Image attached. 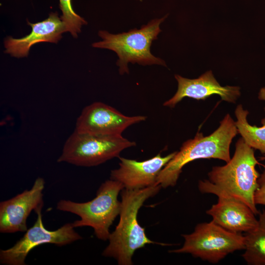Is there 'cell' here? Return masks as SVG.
<instances>
[{"label": "cell", "instance_id": "obj_1", "mask_svg": "<svg viewBox=\"0 0 265 265\" xmlns=\"http://www.w3.org/2000/svg\"><path fill=\"white\" fill-rule=\"evenodd\" d=\"M223 166L212 168L208 173V180L199 181L202 193L222 194L238 199L258 214L254 202V194L258 186L260 174L256 169L261 164L256 159L254 149L241 138L236 144L234 154Z\"/></svg>", "mask_w": 265, "mask_h": 265}, {"label": "cell", "instance_id": "obj_2", "mask_svg": "<svg viewBox=\"0 0 265 265\" xmlns=\"http://www.w3.org/2000/svg\"><path fill=\"white\" fill-rule=\"evenodd\" d=\"M161 188L157 184L139 189L124 188L121 191L119 221L110 234L109 244L102 253L104 256L113 258L119 265H131L136 250L155 243L147 237L145 229L139 224L137 214L145 201L156 195Z\"/></svg>", "mask_w": 265, "mask_h": 265}, {"label": "cell", "instance_id": "obj_3", "mask_svg": "<svg viewBox=\"0 0 265 265\" xmlns=\"http://www.w3.org/2000/svg\"><path fill=\"white\" fill-rule=\"evenodd\" d=\"M238 133L235 122L227 113L210 135L197 132L193 139L184 142L159 172L157 184L164 188L175 186L184 166L196 159H217L228 162L231 159L230 146Z\"/></svg>", "mask_w": 265, "mask_h": 265}, {"label": "cell", "instance_id": "obj_4", "mask_svg": "<svg viewBox=\"0 0 265 265\" xmlns=\"http://www.w3.org/2000/svg\"><path fill=\"white\" fill-rule=\"evenodd\" d=\"M167 16L166 14L161 18L154 19L140 29H131L127 32L114 34L100 30L98 34L103 40L94 43L92 47L114 51L119 57L116 64L120 75L129 74V63L166 66L164 60L152 54L150 48L161 32L160 24Z\"/></svg>", "mask_w": 265, "mask_h": 265}, {"label": "cell", "instance_id": "obj_5", "mask_svg": "<svg viewBox=\"0 0 265 265\" xmlns=\"http://www.w3.org/2000/svg\"><path fill=\"white\" fill-rule=\"evenodd\" d=\"M124 188L118 181L106 180L100 186L92 200L84 203L60 200L56 209L78 215L80 219L72 223L75 228L91 227L98 239L106 241L111 233L110 227L120 214L121 204L118 196Z\"/></svg>", "mask_w": 265, "mask_h": 265}, {"label": "cell", "instance_id": "obj_6", "mask_svg": "<svg viewBox=\"0 0 265 265\" xmlns=\"http://www.w3.org/2000/svg\"><path fill=\"white\" fill-rule=\"evenodd\" d=\"M136 145L120 135H96L78 132L68 138L57 160L76 166H97L119 157L124 150Z\"/></svg>", "mask_w": 265, "mask_h": 265}, {"label": "cell", "instance_id": "obj_7", "mask_svg": "<svg viewBox=\"0 0 265 265\" xmlns=\"http://www.w3.org/2000/svg\"><path fill=\"white\" fill-rule=\"evenodd\" d=\"M182 236L185 239L183 246L171 252L189 253L212 264L245 248L244 236L227 231L212 221L199 223L192 233Z\"/></svg>", "mask_w": 265, "mask_h": 265}, {"label": "cell", "instance_id": "obj_8", "mask_svg": "<svg viewBox=\"0 0 265 265\" xmlns=\"http://www.w3.org/2000/svg\"><path fill=\"white\" fill-rule=\"evenodd\" d=\"M41 206L34 212L37 214L34 225L27 229L24 236L11 247L0 251V263L6 265H25L29 252L37 246L46 243L64 246L81 239L72 223H66L54 231L44 226Z\"/></svg>", "mask_w": 265, "mask_h": 265}, {"label": "cell", "instance_id": "obj_9", "mask_svg": "<svg viewBox=\"0 0 265 265\" xmlns=\"http://www.w3.org/2000/svg\"><path fill=\"white\" fill-rule=\"evenodd\" d=\"M145 116H127L103 103L86 106L78 118L76 132L96 135H120L129 127L145 121Z\"/></svg>", "mask_w": 265, "mask_h": 265}, {"label": "cell", "instance_id": "obj_10", "mask_svg": "<svg viewBox=\"0 0 265 265\" xmlns=\"http://www.w3.org/2000/svg\"><path fill=\"white\" fill-rule=\"evenodd\" d=\"M45 182L38 177L29 190L0 203V232H26V220L31 212L43 206V191Z\"/></svg>", "mask_w": 265, "mask_h": 265}, {"label": "cell", "instance_id": "obj_11", "mask_svg": "<svg viewBox=\"0 0 265 265\" xmlns=\"http://www.w3.org/2000/svg\"><path fill=\"white\" fill-rule=\"evenodd\" d=\"M176 153L174 152L164 157L159 153L151 159L140 161L119 157V167L111 171L110 178L119 182L128 190L155 186L157 185L159 172Z\"/></svg>", "mask_w": 265, "mask_h": 265}, {"label": "cell", "instance_id": "obj_12", "mask_svg": "<svg viewBox=\"0 0 265 265\" xmlns=\"http://www.w3.org/2000/svg\"><path fill=\"white\" fill-rule=\"evenodd\" d=\"M175 78L178 82L177 91L171 98L163 103L164 106L173 108L186 97L205 100L215 94L219 95L223 101L235 103L240 95L239 87L222 86L211 70L194 79H187L179 75H175Z\"/></svg>", "mask_w": 265, "mask_h": 265}, {"label": "cell", "instance_id": "obj_13", "mask_svg": "<svg viewBox=\"0 0 265 265\" xmlns=\"http://www.w3.org/2000/svg\"><path fill=\"white\" fill-rule=\"evenodd\" d=\"M218 197L216 204L206 213L212 217V221L231 232L241 233L253 229L258 224L256 214L242 201L222 194Z\"/></svg>", "mask_w": 265, "mask_h": 265}, {"label": "cell", "instance_id": "obj_14", "mask_svg": "<svg viewBox=\"0 0 265 265\" xmlns=\"http://www.w3.org/2000/svg\"><path fill=\"white\" fill-rule=\"evenodd\" d=\"M27 24L31 32L21 38L8 37L4 40L5 53L16 57H26L31 46L39 42L57 43L62 34L67 31L65 25L57 12L51 13L41 22Z\"/></svg>", "mask_w": 265, "mask_h": 265}, {"label": "cell", "instance_id": "obj_15", "mask_svg": "<svg viewBox=\"0 0 265 265\" xmlns=\"http://www.w3.org/2000/svg\"><path fill=\"white\" fill-rule=\"evenodd\" d=\"M257 225L245 233L242 256L250 265H265V210L259 212Z\"/></svg>", "mask_w": 265, "mask_h": 265}, {"label": "cell", "instance_id": "obj_16", "mask_svg": "<svg viewBox=\"0 0 265 265\" xmlns=\"http://www.w3.org/2000/svg\"><path fill=\"white\" fill-rule=\"evenodd\" d=\"M248 114V111L244 109L241 105L236 107L235 114L237 121L235 125L238 132L248 145L265 155V118L262 120V126H252L247 119Z\"/></svg>", "mask_w": 265, "mask_h": 265}, {"label": "cell", "instance_id": "obj_17", "mask_svg": "<svg viewBox=\"0 0 265 265\" xmlns=\"http://www.w3.org/2000/svg\"><path fill=\"white\" fill-rule=\"evenodd\" d=\"M59 7L62 12L61 19L65 25L66 31L77 38L78 33L81 31L82 26L87 24V22L74 11L72 0H59Z\"/></svg>", "mask_w": 265, "mask_h": 265}, {"label": "cell", "instance_id": "obj_18", "mask_svg": "<svg viewBox=\"0 0 265 265\" xmlns=\"http://www.w3.org/2000/svg\"><path fill=\"white\" fill-rule=\"evenodd\" d=\"M263 166L264 170L258 179V186L254 194L256 205H265V165Z\"/></svg>", "mask_w": 265, "mask_h": 265}, {"label": "cell", "instance_id": "obj_19", "mask_svg": "<svg viewBox=\"0 0 265 265\" xmlns=\"http://www.w3.org/2000/svg\"><path fill=\"white\" fill-rule=\"evenodd\" d=\"M258 99L260 100L265 101V86L260 89L258 93ZM265 111V107H264Z\"/></svg>", "mask_w": 265, "mask_h": 265}, {"label": "cell", "instance_id": "obj_20", "mask_svg": "<svg viewBox=\"0 0 265 265\" xmlns=\"http://www.w3.org/2000/svg\"><path fill=\"white\" fill-rule=\"evenodd\" d=\"M260 160H265V155H264L263 156H262L260 158Z\"/></svg>", "mask_w": 265, "mask_h": 265}]
</instances>
